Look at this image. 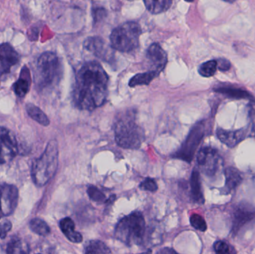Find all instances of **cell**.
<instances>
[{
  "label": "cell",
  "instance_id": "1",
  "mask_svg": "<svg viewBox=\"0 0 255 254\" xmlns=\"http://www.w3.org/2000/svg\"><path fill=\"white\" fill-rule=\"evenodd\" d=\"M109 76L99 63L84 64L76 74L73 98L80 110L92 111L104 104L108 95Z\"/></svg>",
  "mask_w": 255,
  "mask_h": 254
},
{
  "label": "cell",
  "instance_id": "2",
  "mask_svg": "<svg viewBox=\"0 0 255 254\" xmlns=\"http://www.w3.org/2000/svg\"><path fill=\"white\" fill-rule=\"evenodd\" d=\"M115 140L126 149H137L145 140V132L136 123V113L127 110L117 118L115 124Z\"/></svg>",
  "mask_w": 255,
  "mask_h": 254
},
{
  "label": "cell",
  "instance_id": "3",
  "mask_svg": "<svg viewBox=\"0 0 255 254\" xmlns=\"http://www.w3.org/2000/svg\"><path fill=\"white\" fill-rule=\"evenodd\" d=\"M58 165V147L55 140L48 143L43 155L33 163L31 177L37 186L46 185L55 175Z\"/></svg>",
  "mask_w": 255,
  "mask_h": 254
},
{
  "label": "cell",
  "instance_id": "4",
  "mask_svg": "<svg viewBox=\"0 0 255 254\" xmlns=\"http://www.w3.org/2000/svg\"><path fill=\"white\" fill-rule=\"evenodd\" d=\"M145 222L139 212H133L118 222L115 237L128 246H139L143 242Z\"/></svg>",
  "mask_w": 255,
  "mask_h": 254
},
{
  "label": "cell",
  "instance_id": "5",
  "mask_svg": "<svg viewBox=\"0 0 255 254\" xmlns=\"http://www.w3.org/2000/svg\"><path fill=\"white\" fill-rule=\"evenodd\" d=\"M61 75V61L55 53L45 52L39 57L36 64L34 79L40 89L53 86L59 81Z\"/></svg>",
  "mask_w": 255,
  "mask_h": 254
},
{
  "label": "cell",
  "instance_id": "6",
  "mask_svg": "<svg viewBox=\"0 0 255 254\" xmlns=\"http://www.w3.org/2000/svg\"><path fill=\"white\" fill-rule=\"evenodd\" d=\"M142 30L135 22H127L112 31L110 36L111 46L115 50L129 52L138 47Z\"/></svg>",
  "mask_w": 255,
  "mask_h": 254
},
{
  "label": "cell",
  "instance_id": "7",
  "mask_svg": "<svg viewBox=\"0 0 255 254\" xmlns=\"http://www.w3.org/2000/svg\"><path fill=\"white\" fill-rule=\"evenodd\" d=\"M197 163L201 171L208 177H214L223 167L222 157L215 149L202 148L197 155Z\"/></svg>",
  "mask_w": 255,
  "mask_h": 254
},
{
  "label": "cell",
  "instance_id": "8",
  "mask_svg": "<svg viewBox=\"0 0 255 254\" xmlns=\"http://www.w3.org/2000/svg\"><path fill=\"white\" fill-rule=\"evenodd\" d=\"M205 134V125L203 123L198 124L190 131L184 143L179 150L175 154L174 158L182 160L187 163H191L196 153L198 146L200 144Z\"/></svg>",
  "mask_w": 255,
  "mask_h": 254
},
{
  "label": "cell",
  "instance_id": "9",
  "mask_svg": "<svg viewBox=\"0 0 255 254\" xmlns=\"http://www.w3.org/2000/svg\"><path fill=\"white\" fill-rule=\"evenodd\" d=\"M255 219V209L246 202L240 203L232 209V233L236 235L243 227Z\"/></svg>",
  "mask_w": 255,
  "mask_h": 254
},
{
  "label": "cell",
  "instance_id": "10",
  "mask_svg": "<svg viewBox=\"0 0 255 254\" xmlns=\"http://www.w3.org/2000/svg\"><path fill=\"white\" fill-rule=\"evenodd\" d=\"M17 188L13 185H0V219L10 216L18 204Z\"/></svg>",
  "mask_w": 255,
  "mask_h": 254
},
{
  "label": "cell",
  "instance_id": "11",
  "mask_svg": "<svg viewBox=\"0 0 255 254\" xmlns=\"http://www.w3.org/2000/svg\"><path fill=\"white\" fill-rule=\"evenodd\" d=\"M17 152V141L13 133L4 127H0V164L12 161Z\"/></svg>",
  "mask_w": 255,
  "mask_h": 254
},
{
  "label": "cell",
  "instance_id": "12",
  "mask_svg": "<svg viewBox=\"0 0 255 254\" xmlns=\"http://www.w3.org/2000/svg\"><path fill=\"white\" fill-rule=\"evenodd\" d=\"M84 46L87 50L103 61L110 62L113 60V48L109 46L102 37H88L85 40Z\"/></svg>",
  "mask_w": 255,
  "mask_h": 254
},
{
  "label": "cell",
  "instance_id": "13",
  "mask_svg": "<svg viewBox=\"0 0 255 254\" xmlns=\"http://www.w3.org/2000/svg\"><path fill=\"white\" fill-rule=\"evenodd\" d=\"M145 57L149 66V71L159 75L166 67L167 55L158 43H153L148 47Z\"/></svg>",
  "mask_w": 255,
  "mask_h": 254
},
{
  "label": "cell",
  "instance_id": "14",
  "mask_svg": "<svg viewBox=\"0 0 255 254\" xmlns=\"http://www.w3.org/2000/svg\"><path fill=\"white\" fill-rule=\"evenodd\" d=\"M19 62V54L9 43L0 45V76L10 73Z\"/></svg>",
  "mask_w": 255,
  "mask_h": 254
},
{
  "label": "cell",
  "instance_id": "15",
  "mask_svg": "<svg viewBox=\"0 0 255 254\" xmlns=\"http://www.w3.org/2000/svg\"><path fill=\"white\" fill-rule=\"evenodd\" d=\"M219 140L229 148L238 146L247 137V131L244 129L229 131L223 128H219L217 131Z\"/></svg>",
  "mask_w": 255,
  "mask_h": 254
},
{
  "label": "cell",
  "instance_id": "16",
  "mask_svg": "<svg viewBox=\"0 0 255 254\" xmlns=\"http://www.w3.org/2000/svg\"><path fill=\"white\" fill-rule=\"evenodd\" d=\"M31 82L29 70L25 66L21 70L19 79L13 85V89L15 94L19 98H23L29 91Z\"/></svg>",
  "mask_w": 255,
  "mask_h": 254
},
{
  "label": "cell",
  "instance_id": "17",
  "mask_svg": "<svg viewBox=\"0 0 255 254\" xmlns=\"http://www.w3.org/2000/svg\"><path fill=\"white\" fill-rule=\"evenodd\" d=\"M225 175H226V185L223 188V190L225 193L229 194L235 190L241 184L243 180L242 174L237 169L234 167H228L225 171Z\"/></svg>",
  "mask_w": 255,
  "mask_h": 254
},
{
  "label": "cell",
  "instance_id": "18",
  "mask_svg": "<svg viewBox=\"0 0 255 254\" xmlns=\"http://www.w3.org/2000/svg\"><path fill=\"white\" fill-rule=\"evenodd\" d=\"M60 228L71 243H80L83 240L82 234L75 231V223L70 218H64L60 222Z\"/></svg>",
  "mask_w": 255,
  "mask_h": 254
},
{
  "label": "cell",
  "instance_id": "19",
  "mask_svg": "<svg viewBox=\"0 0 255 254\" xmlns=\"http://www.w3.org/2000/svg\"><path fill=\"white\" fill-rule=\"evenodd\" d=\"M190 191L193 201L196 204H203L205 202L203 192H202V183L199 171L195 169L193 171L190 177Z\"/></svg>",
  "mask_w": 255,
  "mask_h": 254
},
{
  "label": "cell",
  "instance_id": "20",
  "mask_svg": "<svg viewBox=\"0 0 255 254\" xmlns=\"http://www.w3.org/2000/svg\"><path fill=\"white\" fill-rule=\"evenodd\" d=\"M172 3V1L171 0H158V1L145 0L144 1V4L147 10L153 14H158L166 11L170 7Z\"/></svg>",
  "mask_w": 255,
  "mask_h": 254
},
{
  "label": "cell",
  "instance_id": "21",
  "mask_svg": "<svg viewBox=\"0 0 255 254\" xmlns=\"http://www.w3.org/2000/svg\"><path fill=\"white\" fill-rule=\"evenodd\" d=\"M157 76H158V74L154 72L148 71L146 73H139L132 77L129 81V86L135 87L136 86L148 85Z\"/></svg>",
  "mask_w": 255,
  "mask_h": 254
},
{
  "label": "cell",
  "instance_id": "22",
  "mask_svg": "<svg viewBox=\"0 0 255 254\" xmlns=\"http://www.w3.org/2000/svg\"><path fill=\"white\" fill-rule=\"evenodd\" d=\"M26 111L31 119H34L40 125L43 126H48L49 125V118L37 106L32 104H27Z\"/></svg>",
  "mask_w": 255,
  "mask_h": 254
},
{
  "label": "cell",
  "instance_id": "23",
  "mask_svg": "<svg viewBox=\"0 0 255 254\" xmlns=\"http://www.w3.org/2000/svg\"><path fill=\"white\" fill-rule=\"evenodd\" d=\"M85 254H112V252L103 242L93 240L85 246Z\"/></svg>",
  "mask_w": 255,
  "mask_h": 254
},
{
  "label": "cell",
  "instance_id": "24",
  "mask_svg": "<svg viewBox=\"0 0 255 254\" xmlns=\"http://www.w3.org/2000/svg\"><path fill=\"white\" fill-rule=\"evenodd\" d=\"M30 228L34 234L42 237H46L50 234L49 225L40 219H34L30 222Z\"/></svg>",
  "mask_w": 255,
  "mask_h": 254
},
{
  "label": "cell",
  "instance_id": "25",
  "mask_svg": "<svg viewBox=\"0 0 255 254\" xmlns=\"http://www.w3.org/2000/svg\"><path fill=\"white\" fill-rule=\"evenodd\" d=\"M215 91L235 98H247L251 96L247 91L235 87H219L215 89Z\"/></svg>",
  "mask_w": 255,
  "mask_h": 254
},
{
  "label": "cell",
  "instance_id": "26",
  "mask_svg": "<svg viewBox=\"0 0 255 254\" xmlns=\"http://www.w3.org/2000/svg\"><path fill=\"white\" fill-rule=\"evenodd\" d=\"M217 70V61L215 60L207 61L201 64L199 68V73L205 78H210L214 76Z\"/></svg>",
  "mask_w": 255,
  "mask_h": 254
},
{
  "label": "cell",
  "instance_id": "27",
  "mask_svg": "<svg viewBox=\"0 0 255 254\" xmlns=\"http://www.w3.org/2000/svg\"><path fill=\"white\" fill-rule=\"evenodd\" d=\"M214 247L216 254H237L235 248L226 241L216 242Z\"/></svg>",
  "mask_w": 255,
  "mask_h": 254
},
{
  "label": "cell",
  "instance_id": "28",
  "mask_svg": "<svg viewBox=\"0 0 255 254\" xmlns=\"http://www.w3.org/2000/svg\"><path fill=\"white\" fill-rule=\"evenodd\" d=\"M88 196L91 198L92 201H95V202L99 203V204H103L104 202H106V195H104L103 192H102L98 188L94 186H90L88 188Z\"/></svg>",
  "mask_w": 255,
  "mask_h": 254
},
{
  "label": "cell",
  "instance_id": "29",
  "mask_svg": "<svg viewBox=\"0 0 255 254\" xmlns=\"http://www.w3.org/2000/svg\"><path fill=\"white\" fill-rule=\"evenodd\" d=\"M190 224H191L192 226H193L195 229L202 231V232H205L207 228H208L205 219H204L200 215H192L191 217H190Z\"/></svg>",
  "mask_w": 255,
  "mask_h": 254
},
{
  "label": "cell",
  "instance_id": "30",
  "mask_svg": "<svg viewBox=\"0 0 255 254\" xmlns=\"http://www.w3.org/2000/svg\"><path fill=\"white\" fill-rule=\"evenodd\" d=\"M139 188L143 190L148 191V192H154L157 190V185L155 180L153 179L148 178L145 179L142 183L139 184Z\"/></svg>",
  "mask_w": 255,
  "mask_h": 254
},
{
  "label": "cell",
  "instance_id": "31",
  "mask_svg": "<svg viewBox=\"0 0 255 254\" xmlns=\"http://www.w3.org/2000/svg\"><path fill=\"white\" fill-rule=\"evenodd\" d=\"M20 247V240L18 237H13L9 242L6 249L7 254H15L16 249Z\"/></svg>",
  "mask_w": 255,
  "mask_h": 254
},
{
  "label": "cell",
  "instance_id": "32",
  "mask_svg": "<svg viewBox=\"0 0 255 254\" xmlns=\"http://www.w3.org/2000/svg\"><path fill=\"white\" fill-rule=\"evenodd\" d=\"M12 228L11 222L7 220L3 221L0 223V238L4 240L7 237V234L10 232Z\"/></svg>",
  "mask_w": 255,
  "mask_h": 254
},
{
  "label": "cell",
  "instance_id": "33",
  "mask_svg": "<svg viewBox=\"0 0 255 254\" xmlns=\"http://www.w3.org/2000/svg\"><path fill=\"white\" fill-rule=\"evenodd\" d=\"M249 116H250L252 128L255 134V102L251 103L249 105Z\"/></svg>",
  "mask_w": 255,
  "mask_h": 254
},
{
  "label": "cell",
  "instance_id": "34",
  "mask_svg": "<svg viewBox=\"0 0 255 254\" xmlns=\"http://www.w3.org/2000/svg\"><path fill=\"white\" fill-rule=\"evenodd\" d=\"M217 68L221 71H228L231 68V64L228 60L220 59L217 61Z\"/></svg>",
  "mask_w": 255,
  "mask_h": 254
},
{
  "label": "cell",
  "instance_id": "35",
  "mask_svg": "<svg viewBox=\"0 0 255 254\" xmlns=\"http://www.w3.org/2000/svg\"><path fill=\"white\" fill-rule=\"evenodd\" d=\"M94 19L95 20L100 21L103 19L106 16V11L104 8H97L94 11Z\"/></svg>",
  "mask_w": 255,
  "mask_h": 254
},
{
  "label": "cell",
  "instance_id": "36",
  "mask_svg": "<svg viewBox=\"0 0 255 254\" xmlns=\"http://www.w3.org/2000/svg\"><path fill=\"white\" fill-rule=\"evenodd\" d=\"M157 254H178L173 249H170V248H164V249H161L159 251Z\"/></svg>",
  "mask_w": 255,
  "mask_h": 254
},
{
  "label": "cell",
  "instance_id": "37",
  "mask_svg": "<svg viewBox=\"0 0 255 254\" xmlns=\"http://www.w3.org/2000/svg\"><path fill=\"white\" fill-rule=\"evenodd\" d=\"M152 254V252H151V250H147L146 252H143V253L139 254Z\"/></svg>",
  "mask_w": 255,
  "mask_h": 254
},
{
  "label": "cell",
  "instance_id": "38",
  "mask_svg": "<svg viewBox=\"0 0 255 254\" xmlns=\"http://www.w3.org/2000/svg\"></svg>",
  "mask_w": 255,
  "mask_h": 254
}]
</instances>
